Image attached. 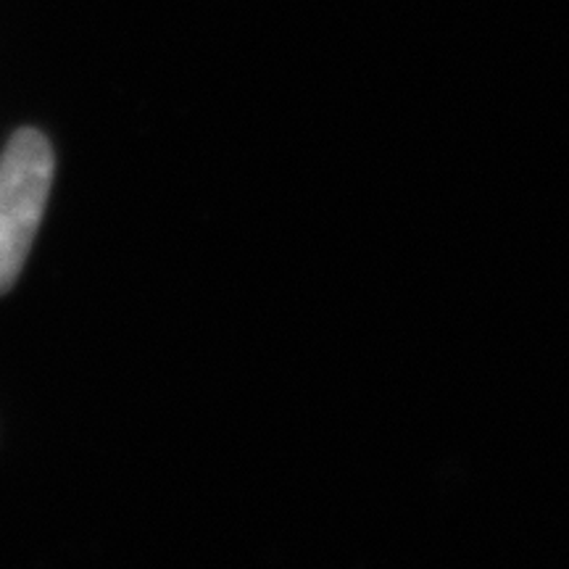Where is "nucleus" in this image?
I'll return each instance as SVG.
<instances>
[{
    "mask_svg": "<svg viewBox=\"0 0 569 569\" xmlns=\"http://www.w3.org/2000/svg\"><path fill=\"white\" fill-rule=\"evenodd\" d=\"M53 148L38 130H19L0 159V296L19 280L53 184Z\"/></svg>",
    "mask_w": 569,
    "mask_h": 569,
    "instance_id": "1",
    "label": "nucleus"
}]
</instances>
